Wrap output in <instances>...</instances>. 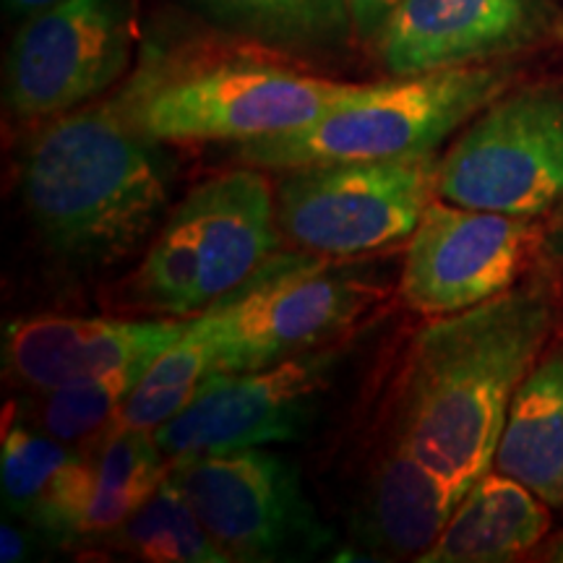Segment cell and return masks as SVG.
<instances>
[{
  "label": "cell",
  "instance_id": "6da1fadb",
  "mask_svg": "<svg viewBox=\"0 0 563 563\" xmlns=\"http://www.w3.org/2000/svg\"><path fill=\"white\" fill-rule=\"evenodd\" d=\"M545 277H525L415 334L394 405V441L467 493L496 460L514 394L555 329Z\"/></svg>",
  "mask_w": 563,
  "mask_h": 563
},
{
  "label": "cell",
  "instance_id": "7a4b0ae2",
  "mask_svg": "<svg viewBox=\"0 0 563 563\" xmlns=\"http://www.w3.org/2000/svg\"><path fill=\"white\" fill-rule=\"evenodd\" d=\"M21 199L42 241L68 266L123 264L170 203L165 144L131 121L121 91L51 118L21 154Z\"/></svg>",
  "mask_w": 563,
  "mask_h": 563
},
{
  "label": "cell",
  "instance_id": "3957f363",
  "mask_svg": "<svg viewBox=\"0 0 563 563\" xmlns=\"http://www.w3.org/2000/svg\"><path fill=\"white\" fill-rule=\"evenodd\" d=\"M511 76L501 66H462L389 76L368 84L319 121L245 144L230 157L258 170L350 159H402L435 154L477 112L506 95Z\"/></svg>",
  "mask_w": 563,
  "mask_h": 563
},
{
  "label": "cell",
  "instance_id": "277c9868",
  "mask_svg": "<svg viewBox=\"0 0 563 563\" xmlns=\"http://www.w3.org/2000/svg\"><path fill=\"white\" fill-rule=\"evenodd\" d=\"M365 87L285 63L235 58L183 70L146 63L121 97L131 121L159 144L232 146L311 125Z\"/></svg>",
  "mask_w": 563,
  "mask_h": 563
},
{
  "label": "cell",
  "instance_id": "5b68a950",
  "mask_svg": "<svg viewBox=\"0 0 563 563\" xmlns=\"http://www.w3.org/2000/svg\"><path fill=\"white\" fill-rule=\"evenodd\" d=\"M264 173L241 165L191 188L133 274L131 306L191 319L282 251L277 199Z\"/></svg>",
  "mask_w": 563,
  "mask_h": 563
},
{
  "label": "cell",
  "instance_id": "8992f818",
  "mask_svg": "<svg viewBox=\"0 0 563 563\" xmlns=\"http://www.w3.org/2000/svg\"><path fill=\"white\" fill-rule=\"evenodd\" d=\"M382 277L350 258L277 251L207 308L211 373H241L334 344L382 300Z\"/></svg>",
  "mask_w": 563,
  "mask_h": 563
},
{
  "label": "cell",
  "instance_id": "52a82bcc",
  "mask_svg": "<svg viewBox=\"0 0 563 563\" xmlns=\"http://www.w3.org/2000/svg\"><path fill=\"white\" fill-rule=\"evenodd\" d=\"M441 157L321 162L282 170L274 199L292 249L361 258L407 241L439 199Z\"/></svg>",
  "mask_w": 563,
  "mask_h": 563
},
{
  "label": "cell",
  "instance_id": "ba28073f",
  "mask_svg": "<svg viewBox=\"0 0 563 563\" xmlns=\"http://www.w3.org/2000/svg\"><path fill=\"white\" fill-rule=\"evenodd\" d=\"M439 199L527 220L563 203V87L511 91L477 112L441 157Z\"/></svg>",
  "mask_w": 563,
  "mask_h": 563
},
{
  "label": "cell",
  "instance_id": "9c48e42d",
  "mask_svg": "<svg viewBox=\"0 0 563 563\" xmlns=\"http://www.w3.org/2000/svg\"><path fill=\"white\" fill-rule=\"evenodd\" d=\"M170 473L230 561H302L332 540L298 470L266 446L170 462Z\"/></svg>",
  "mask_w": 563,
  "mask_h": 563
},
{
  "label": "cell",
  "instance_id": "30bf717a",
  "mask_svg": "<svg viewBox=\"0 0 563 563\" xmlns=\"http://www.w3.org/2000/svg\"><path fill=\"white\" fill-rule=\"evenodd\" d=\"M133 58L129 0H60L19 21L5 51V110L51 121L100 100Z\"/></svg>",
  "mask_w": 563,
  "mask_h": 563
},
{
  "label": "cell",
  "instance_id": "8fae6325",
  "mask_svg": "<svg viewBox=\"0 0 563 563\" xmlns=\"http://www.w3.org/2000/svg\"><path fill=\"white\" fill-rule=\"evenodd\" d=\"M340 350L321 347L241 373H209L191 402L157 428L170 462L298 441L332 384Z\"/></svg>",
  "mask_w": 563,
  "mask_h": 563
},
{
  "label": "cell",
  "instance_id": "7c38bea8",
  "mask_svg": "<svg viewBox=\"0 0 563 563\" xmlns=\"http://www.w3.org/2000/svg\"><path fill=\"white\" fill-rule=\"evenodd\" d=\"M543 241L527 217L433 199L407 238L399 295L428 319L467 311L522 282Z\"/></svg>",
  "mask_w": 563,
  "mask_h": 563
},
{
  "label": "cell",
  "instance_id": "4fadbf2b",
  "mask_svg": "<svg viewBox=\"0 0 563 563\" xmlns=\"http://www.w3.org/2000/svg\"><path fill=\"white\" fill-rule=\"evenodd\" d=\"M555 0H399L373 53L389 76L485 66L559 32Z\"/></svg>",
  "mask_w": 563,
  "mask_h": 563
},
{
  "label": "cell",
  "instance_id": "5bb4252c",
  "mask_svg": "<svg viewBox=\"0 0 563 563\" xmlns=\"http://www.w3.org/2000/svg\"><path fill=\"white\" fill-rule=\"evenodd\" d=\"M188 319L112 316H30L5 327V376L32 391L100 376L136 361H154L183 334Z\"/></svg>",
  "mask_w": 563,
  "mask_h": 563
},
{
  "label": "cell",
  "instance_id": "9a60e30c",
  "mask_svg": "<svg viewBox=\"0 0 563 563\" xmlns=\"http://www.w3.org/2000/svg\"><path fill=\"white\" fill-rule=\"evenodd\" d=\"M462 496L418 454L391 441L373 464L352 534L373 559L418 561L439 540Z\"/></svg>",
  "mask_w": 563,
  "mask_h": 563
},
{
  "label": "cell",
  "instance_id": "2e32d148",
  "mask_svg": "<svg viewBox=\"0 0 563 563\" xmlns=\"http://www.w3.org/2000/svg\"><path fill=\"white\" fill-rule=\"evenodd\" d=\"M551 530V506L514 477L488 470L464 493L418 563H501L530 553Z\"/></svg>",
  "mask_w": 563,
  "mask_h": 563
},
{
  "label": "cell",
  "instance_id": "e0dca14e",
  "mask_svg": "<svg viewBox=\"0 0 563 563\" xmlns=\"http://www.w3.org/2000/svg\"><path fill=\"white\" fill-rule=\"evenodd\" d=\"M217 32L282 58L336 60L357 45L350 0H188Z\"/></svg>",
  "mask_w": 563,
  "mask_h": 563
},
{
  "label": "cell",
  "instance_id": "ac0fdd59",
  "mask_svg": "<svg viewBox=\"0 0 563 563\" xmlns=\"http://www.w3.org/2000/svg\"><path fill=\"white\" fill-rule=\"evenodd\" d=\"M493 470L563 506V352L540 357L514 394Z\"/></svg>",
  "mask_w": 563,
  "mask_h": 563
},
{
  "label": "cell",
  "instance_id": "d6986e66",
  "mask_svg": "<svg viewBox=\"0 0 563 563\" xmlns=\"http://www.w3.org/2000/svg\"><path fill=\"white\" fill-rule=\"evenodd\" d=\"M91 464L95 483L81 538H100L121 527L159 488L170 470V460L162 454L154 431L121 422L97 443Z\"/></svg>",
  "mask_w": 563,
  "mask_h": 563
},
{
  "label": "cell",
  "instance_id": "ffe728a7",
  "mask_svg": "<svg viewBox=\"0 0 563 563\" xmlns=\"http://www.w3.org/2000/svg\"><path fill=\"white\" fill-rule=\"evenodd\" d=\"M115 551L150 563H230L196 517L170 470L159 488L110 534Z\"/></svg>",
  "mask_w": 563,
  "mask_h": 563
},
{
  "label": "cell",
  "instance_id": "44dd1931",
  "mask_svg": "<svg viewBox=\"0 0 563 563\" xmlns=\"http://www.w3.org/2000/svg\"><path fill=\"white\" fill-rule=\"evenodd\" d=\"M214 363V334L207 311L188 319L183 334L146 368L129 402L121 410V426L157 431L191 402Z\"/></svg>",
  "mask_w": 563,
  "mask_h": 563
},
{
  "label": "cell",
  "instance_id": "7402d4cb",
  "mask_svg": "<svg viewBox=\"0 0 563 563\" xmlns=\"http://www.w3.org/2000/svg\"><path fill=\"white\" fill-rule=\"evenodd\" d=\"M152 363L154 361H136L123 368L100 373V376L58 386L53 391H42L37 407L40 431L74 449L95 441L97 435H104L118 426L123 405L129 402Z\"/></svg>",
  "mask_w": 563,
  "mask_h": 563
},
{
  "label": "cell",
  "instance_id": "603a6c76",
  "mask_svg": "<svg viewBox=\"0 0 563 563\" xmlns=\"http://www.w3.org/2000/svg\"><path fill=\"white\" fill-rule=\"evenodd\" d=\"M76 454L79 452L74 446L45 431H34L19 420L5 422L3 443H0V483H3L5 509L26 522Z\"/></svg>",
  "mask_w": 563,
  "mask_h": 563
},
{
  "label": "cell",
  "instance_id": "cb8c5ba5",
  "mask_svg": "<svg viewBox=\"0 0 563 563\" xmlns=\"http://www.w3.org/2000/svg\"><path fill=\"white\" fill-rule=\"evenodd\" d=\"M399 0H350L352 19H355V34L357 45L371 47L376 45L378 34H382L384 24L389 21L391 11L397 9Z\"/></svg>",
  "mask_w": 563,
  "mask_h": 563
},
{
  "label": "cell",
  "instance_id": "d4e9b609",
  "mask_svg": "<svg viewBox=\"0 0 563 563\" xmlns=\"http://www.w3.org/2000/svg\"><path fill=\"white\" fill-rule=\"evenodd\" d=\"M26 555H30V545H26L24 532L11 525H3V530H0V561L19 563L24 561Z\"/></svg>",
  "mask_w": 563,
  "mask_h": 563
},
{
  "label": "cell",
  "instance_id": "484cf974",
  "mask_svg": "<svg viewBox=\"0 0 563 563\" xmlns=\"http://www.w3.org/2000/svg\"><path fill=\"white\" fill-rule=\"evenodd\" d=\"M55 3H60V0H3V9L11 19L24 21V19L34 16V13L51 9V5H55Z\"/></svg>",
  "mask_w": 563,
  "mask_h": 563
},
{
  "label": "cell",
  "instance_id": "4316f807",
  "mask_svg": "<svg viewBox=\"0 0 563 563\" xmlns=\"http://www.w3.org/2000/svg\"><path fill=\"white\" fill-rule=\"evenodd\" d=\"M553 249H555V256H559V262L563 266V211H561L559 230H555V235H553Z\"/></svg>",
  "mask_w": 563,
  "mask_h": 563
},
{
  "label": "cell",
  "instance_id": "83f0119b",
  "mask_svg": "<svg viewBox=\"0 0 563 563\" xmlns=\"http://www.w3.org/2000/svg\"><path fill=\"white\" fill-rule=\"evenodd\" d=\"M545 561H559V563H563V538H559L551 548H548Z\"/></svg>",
  "mask_w": 563,
  "mask_h": 563
}]
</instances>
